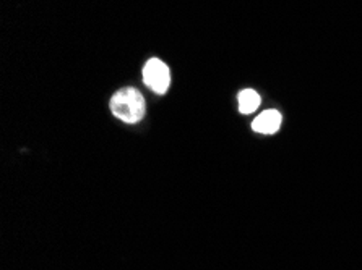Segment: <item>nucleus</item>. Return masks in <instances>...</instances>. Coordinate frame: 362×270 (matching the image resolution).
Listing matches in <instances>:
<instances>
[{"instance_id":"obj_1","label":"nucleus","mask_w":362,"mask_h":270,"mask_svg":"<svg viewBox=\"0 0 362 270\" xmlns=\"http://www.w3.org/2000/svg\"><path fill=\"white\" fill-rule=\"evenodd\" d=\"M145 110V99L135 87H122L111 99V112L125 123H139Z\"/></svg>"},{"instance_id":"obj_4","label":"nucleus","mask_w":362,"mask_h":270,"mask_svg":"<svg viewBox=\"0 0 362 270\" xmlns=\"http://www.w3.org/2000/svg\"><path fill=\"white\" fill-rule=\"evenodd\" d=\"M238 101H239V112L245 115L255 112L260 106V96L259 92H255L254 90L240 91Z\"/></svg>"},{"instance_id":"obj_2","label":"nucleus","mask_w":362,"mask_h":270,"mask_svg":"<svg viewBox=\"0 0 362 270\" xmlns=\"http://www.w3.org/2000/svg\"><path fill=\"white\" fill-rule=\"evenodd\" d=\"M145 85L155 91L156 94H164L171 85V75H169L168 65L160 59H150L144 68Z\"/></svg>"},{"instance_id":"obj_3","label":"nucleus","mask_w":362,"mask_h":270,"mask_svg":"<svg viewBox=\"0 0 362 270\" xmlns=\"http://www.w3.org/2000/svg\"><path fill=\"white\" fill-rule=\"evenodd\" d=\"M281 113L275 109H268L252 122V130L260 135H275L279 130V126H281Z\"/></svg>"}]
</instances>
